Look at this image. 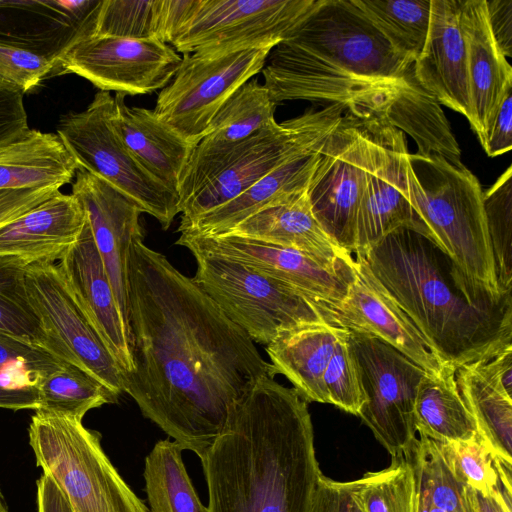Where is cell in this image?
Masks as SVG:
<instances>
[{
	"label": "cell",
	"instance_id": "cell-1",
	"mask_svg": "<svg viewBox=\"0 0 512 512\" xmlns=\"http://www.w3.org/2000/svg\"><path fill=\"white\" fill-rule=\"evenodd\" d=\"M143 240L129 255L133 368L123 374L124 392L201 460L233 406L259 379L277 374L248 334Z\"/></svg>",
	"mask_w": 512,
	"mask_h": 512
},
{
	"label": "cell",
	"instance_id": "cell-2",
	"mask_svg": "<svg viewBox=\"0 0 512 512\" xmlns=\"http://www.w3.org/2000/svg\"><path fill=\"white\" fill-rule=\"evenodd\" d=\"M209 512H311L321 470L307 402L274 378L233 406L200 460Z\"/></svg>",
	"mask_w": 512,
	"mask_h": 512
},
{
	"label": "cell",
	"instance_id": "cell-3",
	"mask_svg": "<svg viewBox=\"0 0 512 512\" xmlns=\"http://www.w3.org/2000/svg\"><path fill=\"white\" fill-rule=\"evenodd\" d=\"M360 257L444 364L456 369L512 346V298H470L424 235L399 228Z\"/></svg>",
	"mask_w": 512,
	"mask_h": 512
},
{
	"label": "cell",
	"instance_id": "cell-4",
	"mask_svg": "<svg viewBox=\"0 0 512 512\" xmlns=\"http://www.w3.org/2000/svg\"><path fill=\"white\" fill-rule=\"evenodd\" d=\"M410 203L420 234L451 261L456 279L474 300L501 303L510 294L499 289L488 235L483 190L462 162L441 156L408 155Z\"/></svg>",
	"mask_w": 512,
	"mask_h": 512
},
{
	"label": "cell",
	"instance_id": "cell-5",
	"mask_svg": "<svg viewBox=\"0 0 512 512\" xmlns=\"http://www.w3.org/2000/svg\"><path fill=\"white\" fill-rule=\"evenodd\" d=\"M346 107L308 110L272 129L225 146H195L178 192L183 227L231 201L281 164L318 151Z\"/></svg>",
	"mask_w": 512,
	"mask_h": 512
},
{
	"label": "cell",
	"instance_id": "cell-6",
	"mask_svg": "<svg viewBox=\"0 0 512 512\" xmlns=\"http://www.w3.org/2000/svg\"><path fill=\"white\" fill-rule=\"evenodd\" d=\"M29 444L73 512H150L105 454L100 434L82 420L36 411Z\"/></svg>",
	"mask_w": 512,
	"mask_h": 512
},
{
	"label": "cell",
	"instance_id": "cell-7",
	"mask_svg": "<svg viewBox=\"0 0 512 512\" xmlns=\"http://www.w3.org/2000/svg\"><path fill=\"white\" fill-rule=\"evenodd\" d=\"M190 252L197 264L194 282L254 343L267 345L291 330L330 324L312 299L289 285L234 259Z\"/></svg>",
	"mask_w": 512,
	"mask_h": 512
},
{
	"label": "cell",
	"instance_id": "cell-8",
	"mask_svg": "<svg viewBox=\"0 0 512 512\" xmlns=\"http://www.w3.org/2000/svg\"><path fill=\"white\" fill-rule=\"evenodd\" d=\"M113 109L110 92L98 91L85 110L60 117L57 135L78 169L107 182L166 230L180 213L178 196L148 174L122 143L112 125Z\"/></svg>",
	"mask_w": 512,
	"mask_h": 512
},
{
	"label": "cell",
	"instance_id": "cell-9",
	"mask_svg": "<svg viewBox=\"0 0 512 512\" xmlns=\"http://www.w3.org/2000/svg\"><path fill=\"white\" fill-rule=\"evenodd\" d=\"M366 108H347L328 135L306 193L323 230L342 250L354 251L357 210L365 190L370 147Z\"/></svg>",
	"mask_w": 512,
	"mask_h": 512
},
{
	"label": "cell",
	"instance_id": "cell-10",
	"mask_svg": "<svg viewBox=\"0 0 512 512\" xmlns=\"http://www.w3.org/2000/svg\"><path fill=\"white\" fill-rule=\"evenodd\" d=\"M347 339L365 398L358 416L392 458L407 457L417 440L415 399L427 372L374 336L348 331Z\"/></svg>",
	"mask_w": 512,
	"mask_h": 512
},
{
	"label": "cell",
	"instance_id": "cell-11",
	"mask_svg": "<svg viewBox=\"0 0 512 512\" xmlns=\"http://www.w3.org/2000/svg\"><path fill=\"white\" fill-rule=\"evenodd\" d=\"M317 3L318 0H193L171 46L182 55L273 49Z\"/></svg>",
	"mask_w": 512,
	"mask_h": 512
},
{
	"label": "cell",
	"instance_id": "cell-12",
	"mask_svg": "<svg viewBox=\"0 0 512 512\" xmlns=\"http://www.w3.org/2000/svg\"><path fill=\"white\" fill-rule=\"evenodd\" d=\"M282 42L387 84H399L414 63L394 49L353 0H318Z\"/></svg>",
	"mask_w": 512,
	"mask_h": 512
},
{
	"label": "cell",
	"instance_id": "cell-13",
	"mask_svg": "<svg viewBox=\"0 0 512 512\" xmlns=\"http://www.w3.org/2000/svg\"><path fill=\"white\" fill-rule=\"evenodd\" d=\"M271 50L183 55L177 72L159 92L153 111L185 141L197 146L223 103L262 71Z\"/></svg>",
	"mask_w": 512,
	"mask_h": 512
},
{
	"label": "cell",
	"instance_id": "cell-14",
	"mask_svg": "<svg viewBox=\"0 0 512 512\" xmlns=\"http://www.w3.org/2000/svg\"><path fill=\"white\" fill-rule=\"evenodd\" d=\"M181 61L172 46L158 39L84 37L56 59L49 78L76 74L99 91L141 95L163 89Z\"/></svg>",
	"mask_w": 512,
	"mask_h": 512
},
{
	"label": "cell",
	"instance_id": "cell-15",
	"mask_svg": "<svg viewBox=\"0 0 512 512\" xmlns=\"http://www.w3.org/2000/svg\"><path fill=\"white\" fill-rule=\"evenodd\" d=\"M28 300L60 359L77 366L118 397L123 373L67 286L57 263L27 265Z\"/></svg>",
	"mask_w": 512,
	"mask_h": 512
},
{
	"label": "cell",
	"instance_id": "cell-16",
	"mask_svg": "<svg viewBox=\"0 0 512 512\" xmlns=\"http://www.w3.org/2000/svg\"><path fill=\"white\" fill-rule=\"evenodd\" d=\"M370 167L355 222V255L363 256L399 228L419 233L410 203L407 177L408 149L404 133L382 113L369 112Z\"/></svg>",
	"mask_w": 512,
	"mask_h": 512
},
{
	"label": "cell",
	"instance_id": "cell-17",
	"mask_svg": "<svg viewBox=\"0 0 512 512\" xmlns=\"http://www.w3.org/2000/svg\"><path fill=\"white\" fill-rule=\"evenodd\" d=\"M267 59L263 84L276 105L308 100L381 113L402 82L387 84L356 76L285 42L277 44Z\"/></svg>",
	"mask_w": 512,
	"mask_h": 512
},
{
	"label": "cell",
	"instance_id": "cell-18",
	"mask_svg": "<svg viewBox=\"0 0 512 512\" xmlns=\"http://www.w3.org/2000/svg\"><path fill=\"white\" fill-rule=\"evenodd\" d=\"M176 244L225 256L274 278L314 303L341 302L353 278V263L332 268L294 249L281 247L234 234L201 235L180 232Z\"/></svg>",
	"mask_w": 512,
	"mask_h": 512
},
{
	"label": "cell",
	"instance_id": "cell-19",
	"mask_svg": "<svg viewBox=\"0 0 512 512\" xmlns=\"http://www.w3.org/2000/svg\"><path fill=\"white\" fill-rule=\"evenodd\" d=\"M353 258V278L344 299L336 304L314 303L328 323L374 336L427 373H440L446 364L373 276L363 258Z\"/></svg>",
	"mask_w": 512,
	"mask_h": 512
},
{
	"label": "cell",
	"instance_id": "cell-20",
	"mask_svg": "<svg viewBox=\"0 0 512 512\" xmlns=\"http://www.w3.org/2000/svg\"><path fill=\"white\" fill-rule=\"evenodd\" d=\"M72 194L81 202L109 277L116 302L129 331V255L133 242L144 238L142 211L104 180L78 169Z\"/></svg>",
	"mask_w": 512,
	"mask_h": 512
},
{
	"label": "cell",
	"instance_id": "cell-21",
	"mask_svg": "<svg viewBox=\"0 0 512 512\" xmlns=\"http://www.w3.org/2000/svg\"><path fill=\"white\" fill-rule=\"evenodd\" d=\"M82 312L110 351L122 373L132 370L129 331L86 219L77 241L57 263Z\"/></svg>",
	"mask_w": 512,
	"mask_h": 512
},
{
	"label": "cell",
	"instance_id": "cell-22",
	"mask_svg": "<svg viewBox=\"0 0 512 512\" xmlns=\"http://www.w3.org/2000/svg\"><path fill=\"white\" fill-rule=\"evenodd\" d=\"M461 0H431L426 42L414 61V76L440 104L471 121L466 41L460 24Z\"/></svg>",
	"mask_w": 512,
	"mask_h": 512
},
{
	"label": "cell",
	"instance_id": "cell-23",
	"mask_svg": "<svg viewBox=\"0 0 512 512\" xmlns=\"http://www.w3.org/2000/svg\"><path fill=\"white\" fill-rule=\"evenodd\" d=\"M102 0H0V43L54 61L90 30Z\"/></svg>",
	"mask_w": 512,
	"mask_h": 512
},
{
	"label": "cell",
	"instance_id": "cell-24",
	"mask_svg": "<svg viewBox=\"0 0 512 512\" xmlns=\"http://www.w3.org/2000/svg\"><path fill=\"white\" fill-rule=\"evenodd\" d=\"M460 24L467 48L470 126L481 141L512 89V68L492 36L485 0H461Z\"/></svg>",
	"mask_w": 512,
	"mask_h": 512
},
{
	"label": "cell",
	"instance_id": "cell-25",
	"mask_svg": "<svg viewBox=\"0 0 512 512\" xmlns=\"http://www.w3.org/2000/svg\"><path fill=\"white\" fill-rule=\"evenodd\" d=\"M86 219L81 202L58 191L0 228V256H15L28 265L55 263L77 241Z\"/></svg>",
	"mask_w": 512,
	"mask_h": 512
},
{
	"label": "cell",
	"instance_id": "cell-26",
	"mask_svg": "<svg viewBox=\"0 0 512 512\" xmlns=\"http://www.w3.org/2000/svg\"><path fill=\"white\" fill-rule=\"evenodd\" d=\"M111 121L122 143L145 171L178 196L195 146L163 123L153 110L127 106L122 94L114 97Z\"/></svg>",
	"mask_w": 512,
	"mask_h": 512
},
{
	"label": "cell",
	"instance_id": "cell-27",
	"mask_svg": "<svg viewBox=\"0 0 512 512\" xmlns=\"http://www.w3.org/2000/svg\"><path fill=\"white\" fill-rule=\"evenodd\" d=\"M223 234L294 249L332 268L346 267L353 261L352 254L338 247L323 230L306 191L248 217Z\"/></svg>",
	"mask_w": 512,
	"mask_h": 512
},
{
	"label": "cell",
	"instance_id": "cell-28",
	"mask_svg": "<svg viewBox=\"0 0 512 512\" xmlns=\"http://www.w3.org/2000/svg\"><path fill=\"white\" fill-rule=\"evenodd\" d=\"M319 151L300 155L276 167L231 201L179 227V232L218 235L248 217L284 203L307 190Z\"/></svg>",
	"mask_w": 512,
	"mask_h": 512
},
{
	"label": "cell",
	"instance_id": "cell-29",
	"mask_svg": "<svg viewBox=\"0 0 512 512\" xmlns=\"http://www.w3.org/2000/svg\"><path fill=\"white\" fill-rule=\"evenodd\" d=\"M343 328L322 323L283 333L266 345L276 374L308 402L328 403L323 375Z\"/></svg>",
	"mask_w": 512,
	"mask_h": 512
},
{
	"label": "cell",
	"instance_id": "cell-30",
	"mask_svg": "<svg viewBox=\"0 0 512 512\" xmlns=\"http://www.w3.org/2000/svg\"><path fill=\"white\" fill-rule=\"evenodd\" d=\"M78 165L57 133L29 131L0 148V190L62 187Z\"/></svg>",
	"mask_w": 512,
	"mask_h": 512
},
{
	"label": "cell",
	"instance_id": "cell-31",
	"mask_svg": "<svg viewBox=\"0 0 512 512\" xmlns=\"http://www.w3.org/2000/svg\"><path fill=\"white\" fill-rule=\"evenodd\" d=\"M413 64L382 114L416 142L417 154L461 162L460 147L441 104L416 80Z\"/></svg>",
	"mask_w": 512,
	"mask_h": 512
},
{
	"label": "cell",
	"instance_id": "cell-32",
	"mask_svg": "<svg viewBox=\"0 0 512 512\" xmlns=\"http://www.w3.org/2000/svg\"><path fill=\"white\" fill-rule=\"evenodd\" d=\"M456 369L445 365L438 374L421 379L414 406L416 431L440 443L466 442L478 436L475 420L455 379Z\"/></svg>",
	"mask_w": 512,
	"mask_h": 512
},
{
	"label": "cell",
	"instance_id": "cell-33",
	"mask_svg": "<svg viewBox=\"0 0 512 512\" xmlns=\"http://www.w3.org/2000/svg\"><path fill=\"white\" fill-rule=\"evenodd\" d=\"M407 458L414 471L417 502L443 512H475L473 489L456 472L440 442L420 435Z\"/></svg>",
	"mask_w": 512,
	"mask_h": 512
},
{
	"label": "cell",
	"instance_id": "cell-34",
	"mask_svg": "<svg viewBox=\"0 0 512 512\" xmlns=\"http://www.w3.org/2000/svg\"><path fill=\"white\" fill-rule=\"evenodd\" d=\"M455 379L480 438L495 458L512 465V397L487 383L472 363L456 368Z\"/></svg>",
	"mask_w": 512,
	"mask_h": 512
},
{
	"label": "cell",
	"instance_id": "cell-35",
	"mask_svg": "<svg viewBox=\"0 0 512 512\" xmlns=\"http://www.w3.org/2000/svg\"><path fill=\"white\" fill-rule=\"evenodd\" d=\"M175 441L160 440L145 457L143 477L150 512H209L200 501Z\"/></svg>",
	"mask_w": 512,
	"mask_h": 512
},
{
	"label": "cell",
	"instance_id": "cell-36",
	"mask_svg": "<svg viewBox=\"0 0 512 512\" xmlns=\"http://www.w3.org/2000/svg\"><path fill=\"white\" fill-rule=\"evenodd\" d=\"M275 109L276 104L264 84L251 78L223 103L200 144L230 145L263 130L275 128L279 125L274 117Z\"/></svg>",
	"mask_w": 512,
	"mask_h": 512
},
{
	"label": "cell",
	"instance_id": "cell-37",
	"mask_svg": "<svg viewBox=\"0 0 512 512\" xmlns=\"http://www.w3.org/2000/svg\"><path fill=\"white\" fill-rule=\"evenodd\" d=\"M42 411L82 420L91 409L116 403L118 396L75 365L60 368L39 377L35 382Z\"/></svg>",
	"mask_w": 512,
	"mask_h": 512
},
{
	"label": "cell",
	"instance_id": "cell-38",
	"mask_svg": "<svg viewBox=\"0 0 512 512\" xmlns=\"http://www.w3.org/2000/svg\"><path fill=\"white\" fill-rule=\"evenodd\" d=\"M27 265L18 257L0 256V334L39 347L61 360L28 300Z\"/></svg>",
	"mask_w": 512,
	"mask_h": 512
},
{
	"label": "cell",
	"instance_id": "cell-39",
	"mask_svg": "<svg viewBox=\"0 0 512 512\" xmlns=\"http://www.w3.org/2000/svg\"><path fill=\"white\" fill-rule=\"evenodd\" d=\"M388 42L415 61L428 35L431 0H353Z\"/></svg>",
	"mask_w": 512,
	"mask_h": 512
},
{
	"label": "cell",
	"instance_id": "cell-40",
	"mask_svg": "<svg viewBox=\"0 0 512 512\" xmlns=\"http://www.w3.org/2000/svg\"><path fill=\"white\" fill-rule=\"evenodd\" d=\"M362 512H417V493L412 465L407 457L392 458L380 471L353 481Z\"/></svg>",
	"mask_w": 512,
	"mask_h": 512
},
{
	"label": "cell",
	"instance_id": "cell-41",
	"mask_svg": "<svg viewBox=\"0 0 512 512\" xmlns=\"http://www.w3.org/2000/svg\"><path fill=\"white\" fill-rule=\"evenodd\" d=\"M483 209L497 282L503 295L512 291V167L483 192Z\"/></svg>",
	"mask_w": 512,
	"mask_h": 512
},
{
	"label": "cell",
	"instance_id": "cell-42",
	"mask_svg": "<svg viewBox=\"0 0 512 512\" xmlns=\"http://www.w3.org/2000/svg\"><path fill=\"white\" fill-rule=\"evenodd\" d=\"M159 3L160 0H102L85 37L158 39Z\"/></svg>",
	"mask_w": 512,
	"mask_h": 512
},
{
	"label": "cell",
	"instance_id": "cell-43",
	"mask_svg": "<svg viewBox=\"0 0 512 512\" xmlns=\"http://www.w3.org/2000/svg\"><path fill=\"white\" fill-rule=\"evenodd\" d=\"M464 483L482 495H489L501 484L511 485L512 465L492 454L480 436L466 442L441 443Z\"/></svg>",
	"mask_w": 512,
	"mask_h": 512
},
{
	"label": "cell",
	"instance_id": "cell-44",
	"mask_svg": "<svg viewBox=\"0 0 512 512\" xmlns=\"http://www.w3.org/2000/svg\"><path fill=\"white\" fill-rule=\"evenodd\" d=\"M343 329L323 375L328 404L358 416L365 398L354 357Z\"/></svg>",
	"mask_w": 512,
	"mask_h": 512
},
{
	"label": "cell",
	"instance_id": "cell-45",
	"mask_svg": "<svg viewBox=\"0 0 512 512\" xmlns=\"http://www.w3.org/2000/svg\"><path fill=\"white\" fill-rule=\"evenodd\" d=\"M55 61L25 48L0 43V85L24 93L48 79Z\"/></svg>",
	"mask_w": 512,
	"mask_h": 512
},
{
	"label": "cell",
	"instance_id": "cell-46",
	"mask_svg": "<svg viewBox=\"0 0 512 512\" xmlns=\"http://www.w3.org/2000/svg\"><path fill=\"white\" fill-rule=\"evenodd\" d=\"M63 364L64 362L39 347L0 334V376L8 372H18L35 383L39 377Z\"/></svg>",
	"mask_w": 512,
	"mask_h": 512
},
{
	"label": "cell",
	"instance_id": "cell-47",
	"mask_svg": "<svg viewBox=\"0 0 512 512\" xmlns=\"http://www.w3.org/2000/svg\"><path fill=\"white\" fill-rule=\"evenodd\" d=\"M311 512H362L354 494L353 481L339 482L321 473Z\"/></svg>",
	"mask_w": 512,
	"mask_h": 512
},
{
	"label": "cell",
	"instance_id": "cell-48",
	"mask_svg": "<svg viewBox=\"0 0 512 512\" xmlns=\"http://www.w3.org/2000/svg\"><path fill=\"white\" fill-rule=\"evenodd\" d=\"M23 94L0 85V148L29 131Z\"/></svg>",
	"mask_w": 512,
	"mask_h": 512
},
{
	"label": "cell",
	"instance_id": "cell-49",
	"mask_svg": "<svg viewBox=\"0 0 512 512\" xmlns=\"http://www.w3.org/2000/svg\"><path fill=\"white\" fill-rule=\"evenodd\" d=\"M58 187L0 190V228L60 191Z\"/></svg>",
	"mask_w": 512,
	"mask_h": 512
},
{
	"label": "cell",
	"instance_id": "cell-50",
	"mask_svg": "<svg viewBox=\"0 0 512 512\" xmlns=\"http://www.w3.org/2000/svg\"><path fill=\"white\" fill-rule=\"evenodd\" d=\"M486 154L495 157L512 149V89L503 97L495 118L480 141Z\"/></svg>",
	"mask_w": 512,
	"mask_h": 512
},
{
	"label": "cell",
	"instance_id": "cell-51",
	"mask_svg": "<svg viewBox=\"0 0 512 512\" xmlns=\"http://www.w3.org/2000/svg\"><path fill=\"white\" fill-rule=\"evenodd\" d=\"M472 364L487 383L512 397V346Z\"/></svg>",
	"mask_w": 512,
	"mask_h": 512
},
{
	"label": "cell",
	"instance_id": "cell-52",
	"mask_svg": "<svg viewBox=\"0 0 512 512\" xmlns=\"http://www.w3.org/2000/svg\"><path fill=\"white\" fill-rule=\"evenodd\" d=\"M492 36L505 57L512 56V0H485Z\"/></svg>",
	"mask_w": 512,
	"mask_h": 512
},
{
	"label": "cell",
	"instance_id": "cell-53",
	"mask_svg": "<svg viewBox=\"0 0 512 512\" xmlns=\"http://www.w3.org/2000/svg\"><path fill=\"white\" fill-rule=\"evenodd\" d=\"M0 408L22 410L39 408L36 384H4L0 381Z\"/></svg>",
	"mask_w": 512,
	"mask_h": 512
},
{
	"label": "cell",
	"instance_id": "cell-54",
	"mask_svg": "<svg viewBox=\"0 0 512 512\" xmlns=\"http://www.w3.org/2000/svg\"><path fill=\"white\" fill-rule=\"evenodd\" d=\"M37 512H73L63 493L47 475L37 481Z\"/></svg>",
	"mask_w": 512,
	"mask_h": 512
},
{
	"label": "cell",
	"instance_id": "cell-55",
	"mask_svg": "<svg viewBox=\"0 0 512 512\" xmlns=\"http://www.w3.org/2000/svg\"><path fill=\"white\" fill-rule=\"evenodd\" d=\"M475 512H512V485L501 484L489 495L473 490Z\"/></svg>",
	"mask_w": 512,
	"mask_h": 512
},
{
	"label": "cell",
	"instance_id": "cell-56",
	"mask_svg": "<svg viewBox=\"0 0 512 512\" xmlns=\"http://www.w3.org/2000/svg\"><path fill=\"white\" fill-rule=\"evenodd\" d=\"M0 512H10V510L8 508V504L4 498L1 487H0Z\"/></svg>",
	"mask_w": 512,
	"mask_h": 512
}]
</instances>
